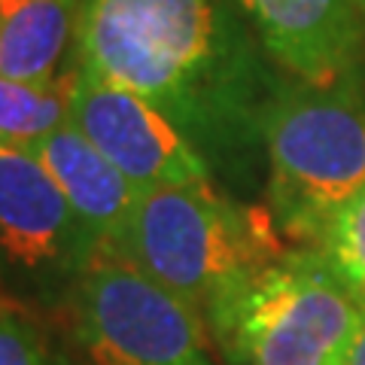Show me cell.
<instances>
[{"instance_id": "cell-14", "label": "cell", "mask_w": 365, "mask_h": 365, "mask_svg": "<svg viewBox=\"0 0 365 365\" xmlns=\"http://www.w3.org/2000/svg\"><path fill=\"white\" fill-rule=\"evenodd\" d=\"M344 365H365V317L356 329V335H353L350 347H347V356H344Z\"/></svg>"}, {"instance_id": "cell-6", "label": "cell", "mask_w": 365, "mask_h": 365, "mask_svg": "<svg viewBox=\"0 0 365 365\" xmlns=\"http://www.w3.org/2000/svg\"><path fill=\"white\" fill-rule=\"evenodd\" d=\"M104 250L34 153L0 146V277L9 289L40 304H71Z\"/></svg>"}, {"instance_id": "cell-16", "label": "cell", "mask_w": 365, "mask_h": 365, "mask_svg": "<svg viewBox=\"0 0 365 365\" xmlns=\"http://www.w3.org/2000/svg\"><path fill=\"white\" fill-rule=\"evenodd\" d=\"M0 146H4V143H0Z\"/></svg>"}, {"instance_id": "cell-3", "label": "cell", "mask_w": 365, "mask_h": 365, "mask_svg": "<svg viewBox=\"0 0 365 365\" xmlns=\"http://www.w3.org/2000/svg\"><path fill=\"white\" fill-rule=\"evenodd\" d=\"M362 317L365 302L314 247L283 250L204 311L232 365H344Z\"/></svg>"}, {"instance_id": "cell-10", "label": "cell", "mask_w": 365, "mask_h": 365, "mask_svg": "<svg viewBox=\"0 0 365 365\" xmlns=\"http://www.w3.org/2000/svg\"><path fill=\"white\" fill-rule=\"evenodd\" d=\"M83 0H0V76L52 83L76 43Z\"/></svg>"}, {"instance_id": "cell-1", "label": "cell", "mask_w": 365, "mask_h": 365, "mask_svg": "<svg viewBox=\"0 0 365 365\" xmlns=\"http://www.w3.org/2000/svg\"><path fill=\"white\" fill-rule=\"evenodd\" d=\"M76 61L165 113L222 189L265 168V122L287 73L237 0H83Z\"/></svg>"}, {"instance_id": "cell-12", "label": "cell", "mask_w": 365, "mask_h": 365, "mask_svg": "<svg viewBox=\"0 0 365 365\" xmlns=\"http://www.w3.org/2000/svg\"><path fill=\"white\" fill-rule=\"evenodd\" d=\"M326 256V262L338 271V277L365 302V192H359L329 232L314 247Z\"/></svg>"}, {"instance_id": "cell-11", "label": "cell", "mask_w": 365, "mask_h": 365, "mask_svg": "<svg viewBox=\"0 0 365 365\" xmlns=\"http://www.w3.org/2000/svg\"><path fill=\"white\" fill-rule=\"evenodd\" d=\"M73 71L52 83H21L0 76V143L34 150L71 122Z\"/></svg>"}, {"instance_id": "cell-9", "label": "cell", "mask_w": 365, "mask_h": 365, "mask_svg": "<svg viewBox=\"0 0 365 365\" xmlns=\"http://www.w3.org/2000/svg\"><path fill=\"white\" fill-rule=\"evenodd\" d=\"M28 153H34L91 235L107 250L116 247L128 228L140 189L73 122L61 125Z\"/></svg>"}, {"instance_id": "cell-4", "label": "cell", "mask_w": 365, "mask_h": 365, "mask_svg": "<svg viewBox=\"0 0 365 365\" xmlns=\"http://www.w3.org/2000/svg\"><path fill=\"white\" fill-rule=\"evenodd\" d=\"M280 237L268 210L201 182L140 192L113 253L204 314L225 289L277 259L287 250Z\"/></svg>"}, {"instance_id": "cell-15", "label": "cell", "mask_w": 365, "mask_h": 365, "mask_svg": "<svg viewBox=\"0 0 365 365\" xmlns=\"http://www.w3.org/2000/svg\"><path fill=\"white\" fill-rule=\"evenodd\" d=\"M356 9H359V16H362V25H365V0H356Z\"/></svg>"}, {"instance_id": "cell-5", "label": "cell", "mask_w": 365, "mask_h": 365, "mask_svg": "<svg viewBox=\"0 0 365 365\" xmlns=\"http://www.w3.org/2000/svg\"><path fill=\"white\" fill-rule=\"evenodd\" d=\"M67 307L91 365H216L198 307L113 250L88 265Z\"/></svg>"}, {"instance_id": "cell-8", "label": "cell", "mask_w": 365, "mask_h": 365, "mask_svg": "<svg viewBox=\"0 0 365 365\" xmlns=\"http://www.w3.org/2000/svg\"><path fill=\"white\" fill-rule=\"evenodd\" d=\"M271 61L304 83L365 71V25L356 0H237Z\"/></svg>"}, {"instance_id": "cell-2", "label": "cell", "mask_w": 365, "mask_h": 365, "mask_svg": "<svg viewBox=\"0 0 365 365\" xmlns=\"http://www.w3.org/2000/svg\"><path fill=\"white\" fill-rule=\"evenodd\" d=\"M365 192V71L335 83L287 76L265 122V195L277 232L317 247Z\"/></svg>"}, {"instance_id": "cell-13", "label": "cell", "mask_w": 365, "mask_h": 365, "mask_svg": "<svg viewBox=\"0 0 365 365\" xmlns=\"http://www.w3.org/2000/svg\"><path fill=\"white\" fill-rule=\"evenodd\" d=\"M0 365H55V362L21 319L0 311Z\"/></svg>"}, {"instance_id": "cell-7", "label": "cell", "mask_w": 365, "mask_h": 365, "mask_svg": "<svg viewBox=\"0 0 365 365\" xmlns=\"http://www.w3.org/2000/svg\"><path fill=\"white\" fill-rule=\"evenodd\" d=\"M71 122L140 192L216 182L210 162L165 113L79 61H73Z\"/></svg>"}]
</instances>
